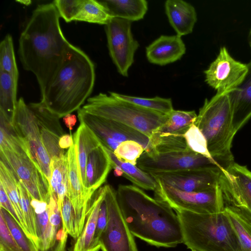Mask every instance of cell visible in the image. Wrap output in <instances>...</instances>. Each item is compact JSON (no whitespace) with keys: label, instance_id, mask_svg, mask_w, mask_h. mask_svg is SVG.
Masks as SVG:
<instances>
[{"label":"cell","instance_id":"1","mask_svg":"<svg viewBox=\"0 0 251 251\" xmlns=\"http://www.w3.org/2000/svg\"><path fill=\"white\" fill-rule=\"evenodd\" d=\"M53 2L37 5L19 39L18 53L23 68L36 77L41 95L61 64L70 44Z\"/></svg>","mask_w":251,"mask_h":251},{"label":"cell","instance_id":"2","mask_svg":"<svg viewBox=\"0 0 251 251\" xmlns=\"http://www.w3.org/2000/svg\"><path fill=\"white\" fill-rule=\"evenodd\" d=\"M116 192L122 215L134 236L157 247L174 248L182 243L179 219L170 206L134 185H120Z\"/></svg>","mask_w":251,"mask_h":251},{"label":"cell","instance_id":"3","mask_svg":"<svg viewBox=\"0 0 251 251\" xmlns=\"http://www.w3.org/2000/svg\"><path fill=\"white\" fill-rule=\"evenodd\" d=\"M96 78L94 64L80 49L70 43L61 64L41 100L59 119L78 110L91 94Z\"/></svg>","mask_w":251,"mask_h":251},{"label":"cell","instance_id":"4","mask_svg":"<svg viewBox=\"0 0 251 251\" xmlns=\"http://www.w3.org/2000/svg\"><path fill=\"white\" fill-rule=\"evenodd\" d=\"M183 242L191 251H242L230 221L224 209L213 214L175 211Z\"/></svg>","mask_w":251,"mask_h":251},{"label":"cell","instance_id":"5","mask_svg":"<svg viewBox=\"0 0 251 251\" xmlns=\"http://www.w3.org/2000/svg\"><path fill=\"white\" fill-rule=\"evenodd\" d=\"M195 125L205 136L211 156L225 167L234 162L231 151L236 134L229 92L217 93L205 99Z\"/></svg>","mask_w":251,"mask_h":251},{"label":"cell","instance_id":"6","mask_svg":"<svg viewBox=\"0 0 251 251\" xmlns=\"http://www.w3.org/2000/svg\"><path fill=\"white\" fill-rule=\"evenodd\" d=\"M87 113L130 126L149 138L168 115L149 110L120 100L110 92L89 97L82 107Z\"/></svg>","mask_w":251,"mask_h":251},{"label":"cell","instance_id":"7","mask_svg":"<svg viewBox=\"0 0 251 251\" xmlns=\"http://www.w3.org/2000/svg\"><path fill=\"white\" fill-rule=\"evenodd\" d=\"M11 123L24 151L50 184L51 158L43 144L38 121L23 98L18 100Z\"/></svg>","mask_w":251,"mask_h":251},{"label":"cell","instance_id":"8","mask_svg":"<svg viewBox=\"0 0 251 251\" xmlns=\"http://www.w3.org/2000/svg\"><path fill=\"white\" fill-rule=\"evenodd\" d=\"M154 192L156 199L168 204L175 211L213 214L223 211L225 206L219 185L203 191L185 192L157 181Z\"/></svg>","mask_w":251,"mask_h":251},{"label":"cell","instance_id":"9","mask_svg":"<svg viewBox=\"0 0 251 251\" xmlns=\"http://www.w3.org/2000/svg\"><path fill=\"white\" fill-rule=\"evenodd\" d=\"M77 115L80 123L88 126L101 145L113 152L123 142L134 140L142 145L148 154L154 153L149 138L139 131L120 123L89 114L82 107L77 110Z\"/></svg>","mask_w":251,"mask_h":251},{"label":"cell","instance_id":"10","mask_svg":"<svg viewBox=\"0 0 251 251\" xmlns=\"http://www.w3.org/2000/svg\"><path fill=\"white\" fill-rule=\"evenodd\" d=\"M104 201L107 222L100 238L101 251H138L133 235L122 215L117 198L116 191L105 185Z\"/></svg>","mask_w":251,"mask_h":251},{"label":"cell","instance_id":"11","mask_svg":"<svg viewBox=\"0 0 251 251\" xmlns=\"http://www.w3.org/2000/svg\"><path fill=\"white\" fill-rule=\"evenodd\" d=\"M136 166L149 174L169 172L217 166L221 165L214 158L196 153L189 149L158 152L151 155L144 152Z\"/></svg>","mask_w":251,"mask_h":251},{"label":"cell","instance_id":"12","mask_svg":"<svg viewBox=\"0 0 251 251\" xmlns=\"http://www.w3.org/2000/svg\"><path fill=\"white\" fill-rule=\"evenodd\" d=\"M0 161L12 172L30 197L49 204V182L25 153L0 148Z\"/></svg>","mask_w":251,"mask_h":251},{"label":"cell","instance_id":"13","mask_svg":"<svg viewBox=\"0 0 251 251\" xmlns=\"http://www.w3.org/2000/svg\"><path fill=\"white\" fill-rule=\"evenodd\" d=\"M105 30L111 58L119 73L127 77L139 47L131 32V22L113 18L105 25Z\"/></svg>","mask_w":251,"mask_h":251},{"label":"cell","instance_id":"14","mask_svg":"<svg viewBox=\"0 0 251 251\" xmlns=\"http://www.w3.org/2000/svg\"><path fill=\"white\" fill-rule=\"evenodd\" d=\"M197 116L194 110H173L150 138L153 151L158 153L188 149L184 134L195 124Z\"/></svg>","mask_w":251,"mask_h":251},{"label":"cell","instance_id":"15","mask_svg":"<svg viewBox=\"0 0 251 251\" xmlns=\"http://www.w3.org/2000/svg\"><path fill=\"white\" fill-rule=\"evenodd\" d=\"M248 72L247 64L233 58L226 47L204 71L206 83L217 93L230 92L240 85Z\"/></svg>","mask_w":251,"mask_h":251},{"label":"cell","instance_id":"16","mask_svg":"<svg viewBox=\"0 0 251 251\" xmlns=\"http://www.w3.org/2000/svg\"><path fill=\"white\" fill-rule=\"evenodd\" d=\"M220 169L219 185L225 204L251 213V171L234 161Z\"/></svg>","mask_w":251,"mask_h":251},{"label":"cell","instance_id":"17","mask_svg":"<svg viewBox=\"0 0 251 251\" xmlns=\"http://www.w3.org/2000/svg\"><path fill=\"white\" fill-rule=\"evenodd\" d=\"M221 168L213 166L150 174L157 181L177 190L185 192H200L219 185Z\"/></svg>","mask_w":251,"mask_h":251},{"label":"cell","instance_id":"18","mask_svg":"<svg viewBox=\"0 0 251 251\" xmlns=\"http://www.w3.org/2000/svg\"><path fill=\"white\" fill-rule=\"evenodd\" d=\"M68 168V192L74 211L79 236L86 221L89 202L92 197L86 192L82 185L78 164L76 147L74 145L67 152ZM79 237V236H78Z\"/></svg>","mask_w":251,"mask_h":251},{"label":"cell","instance_id":"19","mask_svg":"<svg viewBox=\"0 0 251 251\" xmlns=\"http://www.w3.org/2000/svg\"><path fill=\"white\" fill-rule=\"evenodd\" d=\"M186 47L181 37L161 35L146 48L148 60L164 66L179 60L185 53Z\"/></svg>","mask_w":251,"mask_h":251},{"label":"cell","instance_id":"20","mask_svg":"<svg viewBox=\"0 0 251 251\" xmlns=\"http://www.w3.org/2000/svg\"><path fill=\"white\" fill-rule=\"evenodd\" d=\"M247 65L248 72L242 83L229 92L235 133L251 118V60Z\"/></svg>","mask_w":251,"mask_h":251},{"label":"cell","instance_id":"21","mask_svg":"<svg viewBox=\"0 0 251 251\" xmlns=\"http://www.w3.org/2000/svg\"><path fill=\"white\" fill-rule=\"evenodd\" d=\"M111 169L110 159L102 145L89 154L86 167L84 187L89 196L92 197L106 181Z\"/></svg>","mask_w":251,"mask_h":251},{"label":"cell","instance_id":"22","mask_svg":"<svg viewBox=\"0 0 251 251\" xmlns=\"http://www.w3.org/2000/svg\"><path fill=\"white\" fill-rule=\"evenodd\" d=\"M165 9L169 23L176 35L181 37L193 31L197 15L192 4L182 0H167Z\"/></svg>","mask_w":251,"mask_h":251},{"label":"cell","instance_id":"23","mask_svg":"<svg viewBox=\"0 0 251 251\" xmlns=\"http://www.w3.org/2000/svg\"><path fill=\"white\" fill-rule=\"evenodd\" d=\"M105 194L104 186L93 195L88 204L83 230L76 239L72 251H94L93 244L100 208Z\"/></svg>","mask_w":251,"mask_h":251},{"label":"cell","instance_id":"24","mask_svg":"<svg viewBox=\"0 0 251 251\" xmlns=\"http://www.w3.org/2000/svg\"><path fill=\"white\" fill-rule=\"evenodd\" d=\"M73 139L76 147L80 177L84 188L86 167L89 154L101 144L93 131L83 123H80Z\"/></svg>","mask_w":251,"mask_h":251},{"label":"cell","instance_id":"25","mask_svg":"<svg viewBox=\"0 0 251 251\" xmlns=\"http://www.w3.org/2000/svg\"><path fill=\"white\" fill-rule=\"evenodd\" d=\"M113 18L130 22L144 18L148 9L146 0H99Z\"/></svg>","mask_w":251,"mask_h":251},{"label":"cell","instance_id":"26","mask_svg":"<svg viewBox=\"0 0 251 251\" xmlns=\"http://www.w3.org/2000/svg\"><path fill=\"white\" fill-rule=\"evenodd\" d=\"M111 161L112 168L118 167L122 172L123 176L130 181L134 185L141 189L154 191L157 181L150 174L143 171L136 165L119 160L114 152L103 146Z\"/></svg>","mask_w":251,"mask_h":251},{"label":"cell","instance_id":"27","mask_svg":"<svg viewBox=\"0 0 251 251\" xmlns=\"http://www.w3.org/2000/svg\"><path fill=\"white\" fill-rule=\"evenodd\" d=\"M224 210L237 236L242 251H251V213L226 204Z\"/></svg>","mask_w":251,"mask_h":251},{"label":"cell","instance_id":"28","mask_svg":"<svg viewBox=\"0 0 251 251\" xmlns=\"http://www.w3.org/2000/svg\"><path fill=\"white\" fill-rule=\"evenodd\" d=\"M18 80L0 71V111L12 121L16 108Z\"/></svg>","mask_w":251,"mask_h":251},{"label":"cell","instance_id":"29","mask_svg":"<svg viewBox=\"0 0 251 251\" xmlns=\"http://www.w3.org/2000/svg\"><path fill=\"white\" fill-rule=\"evenodd\" d=\"M18 180L12 172L0 161V183L2 184L10 199L20 221L22 228L26 235L31 240L25 222L20 203V197L18 187Z\"/></svg>","mask_w":251,"mask_h":251},{"label":"cell","instance_id":"30","mask_svg":"<svg viewBox=\"0 0 251 251\" xmlns=\"http://www.w3.org/2000/svg\"><path fill=\"white\" fill-rule=\"evenodd\" d=\"M113 17L105 7L96 0H83L75 21L107 25Z\"/></svg>","mask_w":251,"mask_h":251},{"label":"cell","instance_id":"31","mask_svg":"<svg viewBox=\"0 0 251 251\" xmlns=\"http://www.w3.org/2000/svg\"><path fill=\"white\" fill-rule=\"evenodd\" d=\"M114 97L143 108L168 115L174 110L172 100L155 97L152 98H142L109 92Z\"/></svg>","mask_w":251,"mask_h":251},{"label":"cell","instance_id":"32","mask_svg":"<svg viewBox=\"0 0 251 251\" xmlns=\"http://www.w3.org/2000/svg\"><path fill=\"white\" fill-rule=\"evenodd\" d=\"M34 113L40 127L47 129L58 137L64 134L59 122V118L51 112L41 101L28 104Z\"/></svg>","mask_w":251,"mask_h":251},{"label":"cell","instance_id":"33","mask_svg":"<svg viewBox=\"0 0 251 251\" xmlns=\"http://www.w3.org/2000/svg\"><path fill=\"white\" fill-rule=\"evenodd\" d=\"M0 71L18 80L19 73L16 60L12 36L6 34L0 43Z\"/></svg>","mask_w":251,"mask_h":251},{"label":"cell","instance_id":"34","mask_svg":"<svg viewBox=\"0 0 251 251\" xmlns=\"http://www.w3.org/2000/svg\"><path fill=\"white\" fill-rule=\"evenodd\" d=\"M20 203L22 211L23 218L31 240L35 246L38 242L36 233V217L34 210L31 205L28 193L23 184L18 181Z\"/></svg>","mask_w":251,"mask_h":251},{"label":"cell","instance_id":"35","mask_svg":"<svg viewBox=\"0 0 251 251\" xmlns=\"http://www.w3.org/2000/svg\"><path fill=\"white\" fill-rule=\"evenodd\" d=\"M50 170V194L52 193L56 195L58 189L62 185H68L67 152L61 157L51 159Z\"/></svg>","mask_w":251,"mask_h":251},{"label":"cell","instance_id":"36","mask_svg":"<svg viewBox=\"0 0 251 251\" xmlns=\"http://www.w3.org/2000/svg\"><path fill=\"white\" fill-rule=\"evenodd\" d=\"M0 214L16 243L23 251H37L34 242L26 235L22 227L5 209L0 207Z\"/></svg>","mask_w":251,"mask_h":251},{"label":"cell","instance_id":"37","mask_svg":"<svg viewBox=\"0 0 251 251\" xmlns=\"http://www.w3.org/2000/svg\"><path fill=\"white\" fill-rule=\"evenodd\" d=\"M144 151V147L138 142L127 140L121 143L113 152L119 160L136 165Z\"/></svg>","mask_w":251,"mask_h":251},{"label":"cell","instance_id":"38","mask_svg":"<svg viewBox=\"0 0 251 251\" xmlns=\"http://www.w3.org/2000/svg\"><path fill=\"white\" fill-rule=\"evenodd\" d=\"M187 147L192 151L209 158H213L208 149L207 140L200 129L193 125L184 134Z\"/></svg>","mask_w":251,"mask_h":251},{"label":"cell","instance_id":"39","mask_svg":"<svg viewBox=\"0 0 251 251\" xmlns=\"http://www.w3.org/2000/svg\"><path fill=\"white\" fill-rule=\"evenodd\" d=\"M63 228L68 234L74 238L79 236L74 211L71 201L66 196L60 211Z\"/></svg>","mask_w":251,"mask_h":251},{"label":"cell","instance_id":"40","mask_svg":"<svg viewBox=\"0 0 251 251\" xmlns=\"http://www.w3.org/2000/svg\"><path fill=\"white\" fill-rule=\"evenodd\" d=\"M83 0H55V6L60 17L69 23L75 19L81 8Z\"/></svg>","mask_w":251,"mask_h":251},{"label":"cell","instance_id":"41","mask_svg":"<svg viewBox=\"0 0 251 251\" xmlns=\"http://www.w3.org/2000/svg\"><path fill=\"white\" fill-rule=\"evenodd\" d=\"M39 128L43 144L50 158L59 157L65 155L66 152L59 146L60 137L50 131L40 127Z\"/></svg>","mask_w":251,"mask_h":251},{"label":"cell","instance_id":"42","mask_svg":"<svg viewBox=\"0 0 251 251\" xmlns=\"http://www.w3.org/2000/svg\"><path fill=\"white\" fill-rule=\"evenodd\" d=\"M0 251H23L14 239L1 214H0Z\"/></svg>","mask_w":251,"mask_h":251},{"label":"cell","instance_id":"43","mask_svg":"<svg viewBox=\"0 0 251 251\" xmlns=\"http://www.w3.org/2000/svg\"><path fill=\"white\" fill-rule=\"evenodd\" d=\"M107 222V208L104 198V199L100 204L97 221V225L94 236L93 244L94 251H99L100 250V240L102 233H103L106 226Z\"/></svg>","mask_w":251,"mask_h":251},{"label":"cell","instance_id":"44","mask_svg":"<svg viewBox=\"0 0 251 251\" xmlns=\"http://www.w3.org/2000/svg\"><path fill=\"white\" fill-rule=\"evenodd\" d=\"M0 207L5 209L13 217L22 227L21 223L17 214L9 199L2 184L0 183Z\"/></svg>","mask_w":251,"mask_h":251},{"label":"cell","instance_id":"45","mask_svg":"<svg viewBox=\"0 0 251 251\" xmlns=\"http://www.w3.org/2000/svg\"><path fill=\"white\" fill-rule=\"evenodd\" d=\"M73 145V137L69 134H64L59 139V146L61 149H69Z\"/></svg>","mask_w":251,"mask_h":251},{"label":"cell","instance_id":"46","mask_svg":"<svg viewBox=\"0 0 251 251\" xmlns=\"http://www.w3.org/2000/svg\"><path fill=\"white\" fill-rule=\"evenodd\" d=\"M63 121L70 131H71L76 122V118L75 115L69 114L63 118Z\"/></svg>","mask_w":251,"mask_h":251},{"label":"cell","instance_id":"47","mask_svg":"<svg viewBox=\"0 0 251 251\" xmlns=\"http://www.w3.org/2000/svg\"><path fill=\"white\" fill-rule=\"evenodd\" d=\"M248 42H249V45L250 48L251 49V28L250 30V32H249V35H248Z\"/></svg>","mask_w":251,"mask_h":251},{"label":"cell","instance_id":"48","mask_svg":"<svg viewBox=\"0 0 251 251\" xmlns=\"http://www.w3.org/2000/svg\"><path fill=\"white\" fill-rule=\"evenodd\" d=\"M198 251L193 250V251Z\"/></svg>","mask_w":251,"mask_h":251}]
</instances>
